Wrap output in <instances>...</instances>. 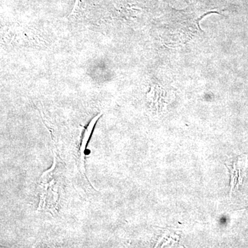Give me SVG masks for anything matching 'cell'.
Returning a JSON list of instances; mask_svg holds the SVG:
<instances>
[{"label":"cell","instance_id":"1","mask_svg":"<svg viewBox=\"0 0 248 248\" xmlns=\"http://www.w3.org/2000/svg\"><path fill=\"white\" fill-rule=\"evenodd\" d=\"M101 115H102V114H99V115L96 116V117L93 119L92 122L90 123L89 126H88L87 129H86V131H85L84 137V139H83V142L82 144H81V152L82 154H84V153L85 148H86V143H87L88 141H89L90 135H91V133H92L93 128H94L96 122H97V120H99Z\"/></svg>","mask_w":248,"mask_h":248}]
</instances>
